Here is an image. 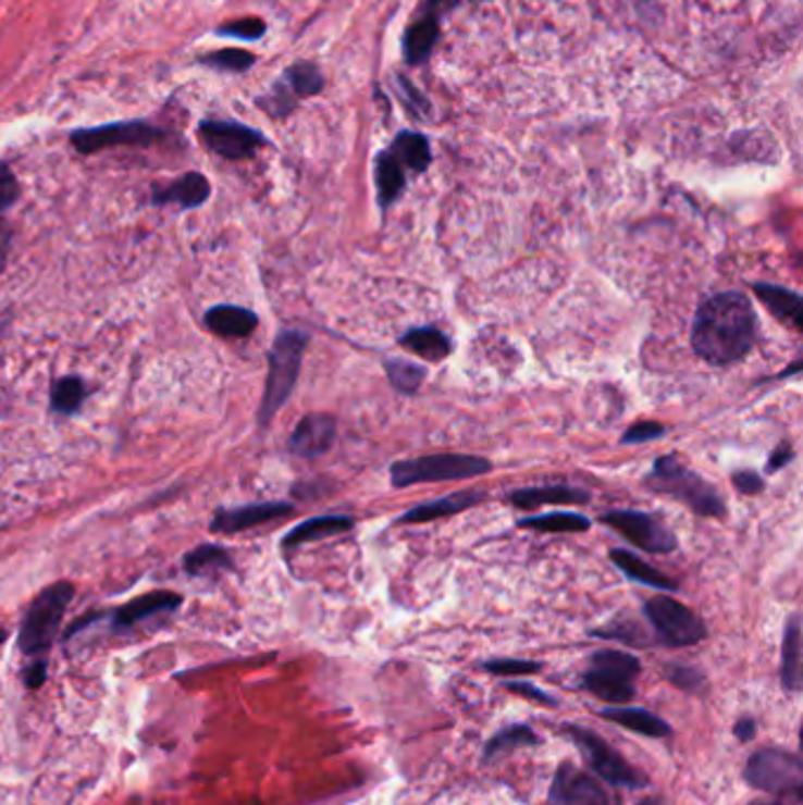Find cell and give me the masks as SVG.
<instances>
[{
    "label": "cell",
    "mask_w": 803,
    "mask_h": 805,
    "mask_svg": "<svg viewBox=\"0 0 803 805\" xmlns=\"http://www.w3.org/2000/svg\"><path fill=\"white\" fill-rule=\"evenodd\" d=\"M309 337L299 330H283L269 351V375L260 406V424L267 426L291 398Z\"/></svg>",
    "instance_id": "3"
},
{
    "label": "cell",
    "mask_w": 803,
    "mask_h": 805,
    "mask_svg": "<svg viewBox=\"0 0 803 805\" xmlns=\"http://www.w3.org/2000/svg\"><path fill=\"white\" fill-rule=\"evenodd\" d=\"M756 297L764 301L768 311L780 319L782 323H790L796 330H803V299L799 293L787 290L782 285H770V283H754Z\"/></svg>",
    "instance_id": "22"
},
{
    "label": "cell",
    "mask_w": 803,
    "mask_h": 805,
    "mask_svg": "<svg viewBox=\"0 0 803 805\" xmlns=\"http://www.w3.org/2000/svg\"><path fill=\"white\" fill-rule=\"evenodd\" d=\"M736 732H738L740 740H752V735H754V721H750V718H744V721L738 723Z\"/></svg>",
    "instance_id": "46"
},
{
    "label": "cell",
    "mask_w": 803,
    "mask_h": 805,
    "mask_svg": "<svg viewBox=\"0 0 803 805\" xmlns=\"http://www.w3.org/2000/svg\"><path fill=\"white\" fill-rule=\"evenodd\" d=\"M645 485L653 493H663L671 499L683 501L688 509H693L700 516H707V519H721V516H726V501L721 499L719 491L702 479L700 473L683 467L679 457L674 455L657 459L648 476H645Z\"/></svg>",
    "instance_id": "2"
},
{
    "label": "cell",
    "mask_w": 803,
    "mask_h": 805,
    "mask_svg": "<svg viewBox=\"0 0 803 805\" xmlns=\"http://www.w3.org/2000/svg\"><path fill=\"white\" fill-rule=\"evenodd\" d=\"M641 805H659L657 801H645V803H641Z\"/></svg>",
    "instance_id": "48"
},
{
    "label": "cell",
    "mask_w": 803,
    "mask_h": 805,
    "mask_svg": "<svg viewBox=\"0 0 803 805\" xmlns=\"http://www.w3.org/2000/svg\"><path fill=\"white\" fill-rule=\"evenodd\" d=\"M390 151L396 161L400 163V168H408L410 172H415V175H420V172H424L429 168V163H432V151H429V141L424 135L420 133H400L392 149Z\"/></svg>",
    "instance_id": "28"
},
{
    "label": "cell",
    "mask_w": 803,
    "mask_h": 805,
    "mask_svg": "<svg viewBox=\"0 0 803 805\" xmlns=\"http://www.w3.org/2000/svg\"><path fill=\"white\" fill-rule=\"evenodd\" d=\"M485 495L481 491H465V493H453L446 497H438L434 501H427V505L415 507L400 516L398 523H427V521H436L443 519V516H455L469 507L479 505Z\"/></svg>",
    "instance_id": "21"
},
{
    "label": "cell",
    "mask_w": 803,
    "mask_h": 805,
    "mask_svg": "<svg viewBox=\"0 0 803 805\" xmlns=\"http://www.w3.org/2000/svg\"><path fill=\"white\" fill-rule=\"evenodd\" d=\"M733 485L742 495H758L766 487V481L756 471H736Z\"/></svg>",
    "instance_id": "40"
},
{
    "label": "cell",
    "mask_w": 803,
    "mask_h": 805,
    "mask_svg": "<svg viewBox=\"0 0 803 805\" xmlns=\"http://www.w3.org/2000/svg\"><path fill=\"white\" fill-rule=\"evenodd\" d=\"M756 315L742 293L714 295L695 313L693 351L712 366H730L748 356L754 344Z\"/></svg>",
    "instance_id": "1"
},
{
    "label": "cell",
    "mask_w": 803,
    "mask_h": 805,
    "mask_svg": "<svg viewBox=\"0 0 803 805\" xmlns=\"http://www.w3.org/2000/svg\"><path fill=\"white\" fill-rule=\"evenodd\" d=\"M375 184L382 208L394 206L406 189V170L390 151H382L375 161Z\"/></svg>",
    "instance_id": "27"
},
{
    "label": "cell",
    "mask_w": 803,
    "mask_h": 805,
    "mask_svg": "<svg viewBox=\"0 0 803 805\" xmlns=\"http://www.w3.org/2000/svg\"><path fill=\"white\" fill-rule=\"evenodd\" d=\"M509 501L521 509H533L542 505H586L590 493L572 485H535L514 491L509 495Z\"/></svg>",
    "instance_id": "19"
},
{
    "label": "cell",
    "mask_w": 803,
    "mask_h": 805,
    "mask_svg": "<svg viewBox=\"0 0 803 805\" xmlns=\"http://www.w3.org/2000/svg\"><path fill=\"white\" fill-rule=\"evenodd\" d=\"M354 528V519L349 516H317V519H309L305 523L295 525L288 535L283 537V546H299L307 542H317L330 535H339L347 533V530Z\"/></svg>",
    "instance_id": "23"
},
{
    "label": "cell",
    "mask_w": 803,
    "mask_h": 805,
    "mask_svg": "<svg viewBox=\"0 0 803 805\" xmlns=\"http://www.w3.org/2000/svg\"><path fill=\"white\" fill-rule=\"evenodd\" d=\"M667 429L657 422H639L632 429L625 431L622 445H632V443H645V441H655L659 436H665Z\"/></svg>",
    "instance_id": "38"
},
{
    "label": "cell",
    "mask_w": 803,
    "mask_h": 805,
    "mask_svg": "<svg viewBox=\"0 0 803 805\" xmlns=\"http://www.w3.org/2000/svg\"><path fill=\"white\" fill-rule=\"evenodd\" d=\"M792 459H794V450H792L790 445H787V443H780V445H778V450L770 455V462H768V469H766V471H768V473H776L778 469H782V467L790 465Z\"/></svg>",
    "instance_id": "43"
},
{
    "label": "cell",
    "mask_w": 803,
    "mask_h": 805,
    "mask_svg": "<svg viewBox=\"0 0 803 805\" xmlns=\"http://www.w3.org/2000/svg\"><path fill=\"white\" fill-rule=\"evenodd\" d=\"M384 372L390 382L396 386L398 392L404 394H415L420 389V384L427 377V368L410 363L406 358H386L384 361Z\"/></svg>",
    "instance_id": "33"
},
{
    "label": "cell",
    "mask_w": 803,
    "mask_h": 805,
    "mask_svg": "<svg viewBox=\"0 0 803 805\" xmlns=\"http://www.w3.org/2000/svg\"><path fill=\"white\" fill-rule=\"evenodd\" d=\"M507 688H509V690H514V693H521L523 697H530V699H535V702H542V704H554V699H552V697H547V693H542L540 688L530 685V683H509Z\"/></svg>",
    "instance_id": "44"
},
{
    "label": "cell",
    "mask_w": 803,
    "mask_h": 805,
    "mask_svg": "<svg viewBox=\"0 0 803 805\" xmlns=\"http://www.w3.org/2000/svg\"><path fill=\"white\" fill-rule=\"evenodd\" d=\"M196 62L210 66V69H218V71H228V74H246L248 69L255 66L257 60H255V54L248 50L228 48V50H214V52L198 54Z\"/></svg>",
    "instance_id": "34"
},
{
    "label": "cell",
    "mask_w": 803,
    "mask_h": 805,
    "mask_svg": "<svg viewBox=\"0 0 803 805\" xmlns=\"http://www.w3.org/2000/svg\"><path fill=\"white\" fill-rule=\"evenodd\" d=\"M85 384L81 377H62L57 380L50 394L52 410L60 414H76L85 400Z\"/></svg>",
    "instance_id": "35"
},
{
    "label": "cell",
    "mask_w": 803,
    "mask_h": 805,
    "mask_svg": "<svg viewBox=\"0 0 803 805\" xmlns=\"http://www.w3.org/2000/svg\"><path fill=\"white\" fill-rule=\"evenodd\" d=\"M487 671L499 673V676H521V673H533L540 669L538 662H521V659H495V662L485 665Z\"/></svg>",
    "instance_id": "39"
},
{
    "label": "cell",
    "mask_w": 803,
    "mask_h": 805,
    "mask_svg": "<svg viewBox=\"0 0 803 805\" xmlns=\"http://www.w3.org/2000/svg\"><path fill=\"white\" fill-rule=\"evenodd\" d=\"M198 139L203 141L208 151L226 158V161H246L267 144V137L250 125L214 119L198 125Z\"/></svg>",
    "instance_id": "10"
},
{
    "label": "cell",
    "mask_w": 803,
    "mask_h": 805,
    "mask_svg": "<svg viewBox=\"0 0 803 805\" xmlns=\"http://www.w3.org/2000/svg\"><path fill=\"white\" fill-rule=\"evenodd\" d=\"M210 182L200 172H186L168 186L153 189L151 200L156 206H180L184 210L200 208L210 198Z\"/></svg>",
    "instance_id": "17"
},
{
    "label": "cell",
    "mask_w": 803,
    "mask_h": 805,
    "mask_svg": "<svg viewBox=\"0 0 803 805\" xmlns=\"http://www.w3.org/2000/svg\"><path fill=\"white\" fill-rule=\"evenodd\" d=\"M610 560L627 574L629 580H634V582L645 584V586H653V589H663V592H677V582H671L669 578H665L663 572L645 564L641 556H637L632 552L613 549Z\"/></svg>",
    "instance_id": "25"
},
{
    "label": "cell",
    "mask_w": 803,
    "mask_h": 805,
    "mask_svg": "<svg viewBox=\"0 0 803 805\" xmlns=\"http://www.w3.org/2000/svg\"><path fill=\"white\" fill-rule=\"evenodd\" d=\"M491 462L479 455H429L392 465V483L408 487L418 483L474 479L491 471Z\"/></svg>",
    "instance_id": "5"
},
{
    "label": "cell",
    "mask_w": 803,
    "mask_h": 805,
    "mask_svg": "<svg viewBox=\"0 0 803 805\" xmlns=\"http://www.w3.org/2000/svg\"><path fill=\"white\" fill-rule=\"evenodd\" d=\"M165 139V127H159L149 121H119L97 127H78V131L69 135L71 147L83 156L107 151L113 147H153V144Z\"/></svg>",
    "instance_id": "6"
},
{
    "label": "cell",
    "mask_w": 803,
    "mask_h": 805,
    "mask_svg": "<svg viewBox=\"0 0 803 805\" xmlns=\"http://www.w3.org/2000/svg\"><path fill=\"white\" fill-rule=\"evenodd\" d=\"M71 598H74V584L69 582H57L36 596L24 615L20 631V648L24 655H40L50 648Z\"/></svg>",
    "instance_id": "4"
},
{
    "label": "cell",
    "mask_w": 803,
    "mask_h": 805,
    "mask_svg": "<svg viewBox=\"0 0 803 805\" xmlns=\"http://www.w3.org/2000/svg\"><path fill=\"white\" fill-rule=\"evenodd\" d=\"M46 673H48L46 659H36V662H32L24 669V683L28 688H40L42 683H46Z\"/></svg>",
    "instance_id": "42"
},
{
    "label": "cell",
    "mask_w": 803,
    "mask_h": 805,
    "mask_svg": "<svg viewBox=\"0 0 803 805\" xmlns=\"http://www.w3.org/2000/svg\"><path fill=\"white\" fill-rule=\"evenodd\" d=\"M337 434V424L330 414L317 412V414H307L299 420L297 429L291 436V453L307 457V459H317L325 455L335 443Z\"/></svg>",
    "instance_id": "15"
},
{
    "label": "cell",
    "mask_w": 803,
    "mask_h": 805,
    "mask_svg": "<svg viewBox=\"0 0 803 805\" xmlns=\"http://www.w3.org/2000/svg\"><path fill=\"white\" fill-rule=\"evenodd\" d=\"M521 528L530 530H540V533H582V530L590 528V519H584L580 513H570V511H554V513H544V516H530V519L519 521Z\"/></svg>",
    "instance_id": "31"
},
{
    "label": "cell",
    "mask_w": 803,
    "mask_h": 805,
    "mask_svg": "<svg viewBox=\"0 0 803 805\" xmlns=\"http://www.w3.org/2000/svg\"><path fill=\"white\" fill-rule=\"evenodd\" d=\"M182 606V596L180 594H172V592H151V594H145L139 596L131 603H125V606H121L116 612H113V627L119 629H127V627H135L137 622H145L149 620V617L153 615H161V612H172L175 608Z\"/></svg>",
    "instance_id": "18"
},
{
    "label": "cell",
    "mask_w": 803,
    "mask_h": 805,
    "mask_svg": "<svg viewBox=\"0 0 803 805\" xmlns=\"http://www.w3.org/2000/svg\"><path fill=\"white\" fill-rule=\"evenodd\" d=\"M782 685L787 690L801 688V620L799 615H792L790 624L785 629V641H782Z\"/></svg>",
    "instance_id": "29"
},
{
    "label": "cell",
    "mask_w": 803,
    "mask_h": 805,
    "mask_svg": "<svg viewBox=\"0 0 803 805\" xmlns=\"http://www.w3.org/2000/svg\"><path fill=\"white\" fill-rule=\"evenodd\" d=\"M643 612L657 631V636L674 648H683V645H693L705 639V624L700 617L671 596L651 598L643 606Z\"/></svg>",
    "instance_id": "8"
},
{
    "label": "cell",
    "mask_w": 803,
    "mask_h": 805,
    "mask_svg": "<svg viewBox=\"0 0 803 805\" xmlns=\"http://www.w3.org/2000/svg\"><path fill=\"white\" fill-rule=\"evenodd\" d=\"M601 523L608 528L618 530V533L632 542L639 549L648 554H671L677 552V535L671 530L655 519L651 513L632 511V509H618V511H606L601 516Z\"/></svg>",
    "instance_id": "9"
},
{
    "label": "cell",
    "mask_w": 803,
    "mask_h": 805,
    "mask_svg": "<svg viewBox=\"0 0 803 805\" xmlns=\"http://www.w3.org/2000/svg\"><path fill=\"white\" fill-rule=\"evenodd\" d=\"M400 347L427 358L429 363H438L450 354V339L436 327H412L398 337Z\"/></svg>",
    "instance_id": "26"
},
{
    "label": "cell",
    "mask_w": 803,
    "mask_h": 805,
    "mask_svg": "<svg viewBox=\"0 0 803 805\" xmlns=\"http://www.w3.org/2000/svg\"><path fill=\"white\" fill-rule=\"evenodd\" d=\"M568 730H570V738L582 746L586 758L592 760L594 770L606 782L620 784V787H641L645 782L620 754H615L604 740L594 735V732L582 730V728H568Z\"/></svg>",
    "instance_id": "13"
},
{
    "label": "cell",
    "mask_w": 803,
    "mask_h": 805,
    "mask_svg": "<svg viewBox=\"0 0 803 805\" xmlns=\"http://www.w3.org/2000/svg\"><path fill=\"white\" fill-rule=\"evenodd\" d=\"M323 83H325L323 74L317 64L297 62L285 69L283 81L274 85V90L269 92V97L260 99V107L274 119L288 116V113L295 109L297 99L319 95L323 90Z\"/></svg>",
    "instance_id": "12"
},
{
    "label": "cell",
    "mask_w": 803,
    "mask_h": 805,
    "mask_svg": "<svg viewBox=\"0 0 803 805\" xmlns=\"http://www.w3.org/2000/svg\"><path fill=\"white\" fill-rule=\"evenodd\" d=\"M203 323H206V327L210 330V333H214V335L238 339V337L252 335L257 323H260V319H257L255 311H250L246 307L220 305V307H212L206 313Z\"/></svg>",
    "instance_id": "20"
},
{
    "label": "cell",
    "mask_w": 803,
    "mask_h": 805,
    "mask_svg": "<svg viewBox=\"0 0 803 805\" xmlns=\"http://www.w3.org/2000/svg\"><path fill=\"white\" fill-rule=\"evenodd\" d=\"M601 716L608 718V721H613V723H620L622 728L641 732V735H648V738H667L669 735V726L663 721V718H657L651 711H643V709H604V711H601Z\"/></svg>",
    "instance_id": "30"
},
{
    "label": "cell",
    "mask_w": 803,
    "mask_h": 805,
    "mask_svg": "<svg viewBox=\"0 0 803 805\" xmlns=\"http://www.w3.org/2000/svg\"><path fill=\"white\" fill-rule=\"evenodd\" d=\"M639 659L618 651H601L584 673V688L606 702H627L634 695Z\"/></svg>",
    "instance_id": "7"
},
{
    "label": "cell",
    "mask_w": 803,
    "mask_h": 805,
    "mask_svg": "<svg viewBox=\"0 0 803 805\" xmlns=\"http://www.w3.org/2000/svg\"><path fill=\"white\" fill-rule=\"evenodd\" d=\"M232 554L218 544H200L184 556V570L189 574H206L212 570L232 568Z\"/></svg>",
    "instance_id": "32"
},
{
    "label": "cell",
    "mask_w": 803,
    "mask_h": 805,
    "mask_svg": "<svg viewBox=\"0 0 803 805\" xmlns=\"http://www.w3.org/2000/svg\"><path fill=\"white\" fill-rule=\"evenodd\" d=\"M526 744H538V738L533 735V730L526 728V726H514V728H507L497 732V735L487 742L485 746V758L491 760L499 754H507L511 750H516V746H526Z\"/></svg>",
    "instance_id": "36"
},
{
    "label": "cell",
    "mask_w": 803,
    "mask_h": 805,
    "mask_svg": "<svg viewBox=\"0 0 803 805\" xmlns=\"http://www.w3.org/2000/svg\"><path fill=\"white\" fill-rule=\"evenodd\" d=\"M549 801L552 805H608L604 789L594 782V778L572 766H564L556 772Z\"/></svg>",
    "instance_id": "14"
},
{
    "label": "cell",
    "mask_w": 803,
    "mask_h": 805,
    "mask_svg": "<svg viewBox=\"0 0 803 805\" xmlns=\"http://www.w3.org/2000/svg\"><path fill=\"white\" fill-rule=\"evenodd\" d=\"M5 639H8V631H5V629H0V645L5 643Z\"/></svg>",
    "instance_id": "47"
},
{
    "label": "cell",
    "mask_w": 803,
    "mask_h": 805,
    "mask_svg": "<svg viewBox=\"0 0 803 805\" xmlns=\"http://www.w3.org/2000/svg\"><path fill=\"white\" fill-rule=\"evenodd\" d=\"M267 34V22L260 17H240L236 22L222 24L218 28V36L240 38V40H260Z\"/></svg>",
    "instance_id": "37"
},
{
    "label": "cell",
    "mask_w": 803,
    "mask_h": 805,
    "mask_svg": "<svg viewBox=\"0 0 803 805\" xmlns=\"http://www.w3.org/2000/svg\"><path fill=\"white\" fill-rule=\"evenodd\" d=\"M438 40V17L429 12H422L420 20L415 22L408 32H406V42H404V52H406V62L408 64H422L429 60L434 46Z\"/></svg>",
    "instance_id": "24"
},
{
    "label": "cell",
    "mask_w": 803,
    "mask_h": 805,
    "mask_svg": "<svg viewBox=\"0 0 803 805\" xmlns=\"http://www.w3.org/2000/svg\"><path fill=\"white\" fill-rule=\"evenodd\" d=\"M8 250H10V228L5 224V210H0V271L8 264Z\"/></svg>",
    "instance_id": "45"
},
{
    "label": "cell",
    "mask_w": 803,
    "mask_h": 805,
    "mask_svg": "<svg viewBox=\"0 0 803 805\" xmlns=\"http://www.w3.org/2000/svg\"><path fill=\"white\" fill-rule=\"evenodd\" d=\"M285 513H293V505L288 501H260V505H248V507H238V509H224L210 525L212 533H243V530L262 525L267 521L281 519Z\"/></svg>",
    "instance_id": "16"
},
{
    "label": "cell",
    "mask_w": 803,
    "mask_h": 805,
    "mask_svg": "<svg viewBox=\"0 0 803 805\" xmlns=\"http://www.w3.org/2000/svg\"><path fill=\"white\" fill-rule=\"evenodd\" d=\"M744 778L764 792H799L803 784V766L801 758L790 752L764 750L750 758Z\"/></svg>",
    "instance_id": "11"
},
{
    "label": "cell",
    "mask_w": 803,
    "mask_h": 805,
    "mask_svg": "<svg viewBox=\"0 0 803 805\" xmlns=\"http://www.w3.org/2000/svg\"><path fill=\"white\" fill-rule=\"evenodd\" d=\"M667 671H669V679L674 683H677L679 688L695 690L702 683V676L695 669H691V667H671Z\"/></svg>",
    "instance_id": "41"
}]
</instances>
